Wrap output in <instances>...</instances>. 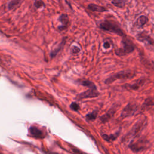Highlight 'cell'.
<instances>
[{
	"label": "cell",
	"instance_id": "cell-1",
	"mask_svg": "<svg viewBox=\"0 0 154 154\" xmlns=\"http://www.w3.org/2000/svg\"><path fill=\"white\" fill-rule=\"evenodd\" d=\"M122 47L117 49L115 51L116 55L119 56H123L126 54H128L133 52L135 49L134 44L128 38H126L125 36L122 40Z\"/></svg>",
	"mask_w": 154,
	"mask_h": 154
},
{
	"label": "cell",
	"instance_id": "cell-2",
	"mask_svg": "<svg viewBox=\"0 0 154 154\" xmlns=\"http://www.w3.org/2000/svg\"><path fill=\"white\" fill-rule=\"evenodd\" d=\"M100 28L106 31L116 34L120 36H125V34L120 26L112 22L109 20H104L100 23Z\"/></svg>",
	"mask_w": 154,
	"mask_h": 154
},
{
	"label": "cell",
	"instance_id": "cell-3",
	"mask_svg": "<svg viewBox=\"0 0 154 154\" xmlns=\"http://www.w3.org/2000/svg\"><path fill=\"white\" fill-rule=\"evenodd\" d=\"M134 76L135 74L132 72L127 70L120 71L106 79V80L105 81V83L106 84H109L117 79H127L129 78H132Z\"/></svg>",
	"mask_w": 154,
	"mask_h": 154
},
{
	"label": "cell",
	"instance_id": "cell-4",
	"mask_svg": "<svg viewBox=\"0 0 154 154\" xmlns=\"http://www.w3.org/2000/svg\"><path fill=\"white\" fill-rule=\"evenodd\" d=\"M149 142L143 138L138 139L136 141H132L129 144V147L134 152H137L141 150H143L148 146Z\"/></svg>",
	"mask_w": 154,
	"mask_h": 154
},
{
	"label": "cell",
	"instance_id": "cell-5",
	"mask_svg": "<svg viewBox=\"0 0 154 154\" xmlns=\"http://www.w3.org/2000/svg\"><path fill=\"white\" fill-rule=\"evenodd\" d=\"M99 95V93L97 91L96 88H90L82 93L78 94L76 96V99L77 100H82L83 99L86 98H93L96 97Z\"/></svg>",
	"mask_w": 154,
	"mask_h": 154
},
{
	"label": "cell",
	"instance_id": "cell-6",
	"mask_svg": "<svg viewBox=\"0 0 154 154\" xmlns=\"http://www.w3.org/2000/svg\"><path fill=\"white\" fill-rule=\"evenodd\" d=\"M137 109V106L135 104L129 103L123 109L121 113V117L122 118H125L127 117L131 116L136 112Z\"/></svg>",
	"mask_w": 154,
	"mask_h": 154
},
{
	"label": "cell",
	"instance_id": "cell-7",
	"mask_svg": "<svg viewBox=\"0 0 154 154\" xmlns=\"http://www.w3.org/2000/svg\"><path fill=\"white\" fill-rule=\"evenodd\" d=\"M59 21L61 23V26H58V28L60 31L64 30L67 28L69 24V18L66 14H62L59 17Z\"/></svg>",
	"mask_w": 154,
	"mask_h": 154
},
{
	"label": "cell",
	"instance_id": "cell-8",
	"mask_svg": "<svg viewBox=\"0 0 154 154\" xmlns=\"http://www.w3.org/2000/svg\"><path fill=\"white\" fill-rule=\"evenodd\" d=\"M29 132L31 135L34 137V138H43L45 137V135L42 131H41L40 129L37 128L35 126H31L29 128Z\"/></svg>",
	"mask_w": 154,
	"mask_h": 154
},
{
	"label": "cell",
	"instance_id": "cell-9",
	"mask_svg": "<svg viewBox=\"0 0 154 154\" xmlns=\"http://www.w3.org/2000/svg\"><path fill=\"white\" fill-rule=\"evenodd\" d=\"M144 121L141 120L140 122H137V123L134 126L133 128L132 129V131L130 132H131V136H134L138 135L142 129V128L143 127L144 125Z\"/></svg>",
	"mask_w": 154,
	"mask_h": 154
},
{
	"label": "cell",
	"instance_id": "cell-10",
	"mask_svg": "<svg viewBox=\"0 0 154 154\" xmlns=\"http://www.w3.org/2000/svg\"><path fill=\"white\" fill-rule=\"evenodd\" d=\"M116 112V109L114 108H111L105 114L102 116L100 117V120L102 123H105L109 120V119L114 116Z\"/></svg>",
	"mask_w": 154,
	"mask_h": 154
},
{
	"label": "cell",
	"instance_id": "cell-11",
	"mask_svg": "<svg viewBox=\"0 0 154 154\" xmlns=\"http://www.w3.org/2000/svg\"><path fill=\"white\" fill-rule=\"evenodd\" d=\"M88 8L91 11H96V12H104L106 11L107 10L103 7L94 4H90L88 5Z\"/></svg>",
	"mask_w": 154,
	"mask_h": 154
},
{
	"label": "cell",
	"instance_id": "cell-12",
	"mask_svg": "<svg viewBox=\"0 0 154 154\" xmlns=\"http://www.w3.org/2000/svg\"><path fill=\"white\" fill-rule=\"evenodd\" d=\"M119 134H120L119 132H117L115 134H110V135L103 134V135H102V138L105 141L111 142V141H114L115 140H116V138L119 135Z\"/></svg>",
	"mask_w": 154,
	"mask_h": 154
},
{
	"label": "cell",
	"instance_id": "cell-13",
	"mask_svg": "<svg viewBox=\"0 0 154 154\" xmlns=\"http://www.w3.org/2000/svg\"><path fill=\"white\" fill-rule=\"evenodd\" d=\"M65 43H66V38H64L62 40V42L60 43V44L58 45V47H57L54 50H53L51 52V57L52 58V57H54L60 51V50L63 48L64 45H65Z\"/></svg>",
	"mask_w": 154,
	"mask_h": 154
},
{
	"label": "cell",
	"instance_id": "cell-14",
	"mask_svg": "<svg viewBox=\"0 0 154 154\" xmlns=\"http://www.w3.org/2000/svg\"><path fill=\"white\" fill-rule=\"evenodd\" d=\"M137 37H138V39L140 40V41H145L146 40L150 44H153V41L152 40V39L148 35L144 34L143 32L139 34L138 35Z\"/></svg>",
	"mask_w": 154,
	"mask_h": 154
},
{
	"label": "cell",
	"instance_id": "cell-15",
	"mask_svg": "<svg viewBox=\"0 0 154 154\" xmlns=\"http://www.w3.org/2000/svg\"><path fill=\"white\" fill-rule=\"evenodd\" d=\"M154 105V99L152 98H147L143 102L142 105V108L143 109H146L147 108H149Z\"/></svg>",
	"mask_w": 154,
	"mask_h": 154
},
{
	"label": "cell",
	"instance_id": "cell-16",
	"mask_svg": "<svg viewBox=\"0 0 154 154\" xmlns=\"http://www.w3.org/2000/svg\"><path fill=\"white\" fill-rule=\"evenodd\" d=\"M147 21V17L144 15H142L137 18L136 23H137V26H138L140 27H142L146 23Z\"/></svg>",
	"mask_w": 154,
	"mask_h": 154
},
{
	"label": "cell",
	"instance_id": "cell-17",
	"mask_svg": "<svg viewBox=\"0 0 154 154\" xmlns=\"http://www.w3.org/2000/svg\"><path fill=\"white\" fill-rule=\"evenodd\" d=\"M144 82V80H143V79H139L136 82H135V83H134L132 84L129 85L128 87L130 88L132 90H138L141 86H142L143 85Z\"/></svg>",
	"mask_w": 154,
	"mask_h": 154
},
{
	"label": "cell",
	"instance_id": "cell-18",
	"mask_svg": "<svg viewBox=\"0 0 154 154\" xmlns=\"http://www.w3.org/2000/svg\"><path fill=\"white\" fill-rule=\"evenodd\" d=\"M97 113H98V111L97 110H95L91 112H90L88 114H87L85 116L86 119L88 121H91V120H94L96 119V118L97 117Z\"/></svg>",
	"mask_w": 154,
	"mask_h": 154
},
{
	"label": "cell",
	"instance_id": "cell-19",
	"mask_svg": "<svg viewBox=\"0 0 154 154\" xmlns=\"http://www.w3.org/2000/svg\"><path fill=\"white\" fill-rule=\"evenodd\" d=\"M79 84L84 85V86H85V87H87L90 88H96L95 84L90 81H88V80H84V81H80L79 82Z\"/></svg>",
	"mask_w": 154,
	"mask_h": 154
},
{
	"label": "cell",
	"instance_id": "cell-20",
	"mask_svg": "<svg viewBox=\"0 0 154 154\" xmlns=\"http://www.w3.org/2000/svg\"><path fill=\"white\" fill-rule=\"evenodd\" d=\"M111 3L119 8H122L125 6L126 0H111Z\"/></svg>",
	"mask_w": 154,
	"mask_h": 154
},
{
	"label": "cell",
	"instance_id": "cell-21",
	"mask_svg": "<svg viewBox=\"0 0 154 154\" xmlns=\"http://www.w3.org/2000/svg\"><path fill=\"white\" fill-rule=\"evenodd\" d=\"M70 107L72 110L75 111H77L79 109V106L76 102H72L70 105Z\"/></svg>",
	"mask_w": 154,
	"mask_h": 154
},
{
	"label": "cell",
	"instance_id": "cell-22",
	"mask_svg": "<svg viewBox=\"0 0 154 154\" xmlns=\"http://www.w3.org/2000/svg\"><path fill=\"white\" fill-rule=\"evenodd\" d=\"M79 51H80V49L78 46H72V48L71 49V52L73 54H76L79 53Z\"/></svg>",
	"mask_w": 154,
	"mask_h": 154
},
{
	"label": "cell",
	"instance_id": "cell-23",
	"mask_svg": "<svg viewBox=\"0 0 154 154\" xmlns=\"http://www.w3.org/2000/svg\"><path fill=\"white\" fill-rule=\"evenodd\" d=\"M20 1V0H13V1H12L10 3H9V5H8L9 8H13L16 5H17L19 2Z\"/></svg>",
	"mask_w": 154,
	"mask_h": 154
},
{
	"label": "cell",
	"instance_id": "cell-24",
	"mask_svg": "<svg viewBox=\"0 0 154 154\" xmlns=\"http://www.w3.org/2000/svg\"><path fill=\"white\" fill-rule=\"evenodd\" d=\"M35 6L37 7V8H40V7H42L44 5V3L40 1V0H38V1H36L35 4H34Z\"/></svg>",
	"mask_w": 154,
	"mask_h": 154
},
{
	"label": "cell",
	"instance_id": "cell-25",
	"mask_svg": "<svg viewBox=\"0 0 154 154\" xmlns=\"http://www.w3.org/2000/svg\"><path fill=\"white\" fill-rule=\"evenodd\" d=\"M103 46L105 49H108L110 47V43L108 41H105L104 43H103Z\"/></svg>",
	"mask_w": 154,
	"mask_h": 154
},
{
	"label": "cell",
	"instance_id": "cell-26",
	"mask_svg": "<svg viewBox=\"0 0 154 154\" xmlns=\"http://www.w3.org/2000/svg\"><path fill=\"white\" fill-rule=\"evenodd\" d=\"M73 152L75 153V154H82L79 150H78V149H73Z\"/></svg>",
	"mask_w": 154,
	"mask_h": 154
},
{
	"label": "cell",
	"instance_id": "cell-27",
	"mask_svg": "<svg viewBox=\"0 0 154 154\" xmlns=\"http://www.w3.org/2000/svg\"></svg>",
	"mask_w": 154,
	"mask_h": 154
}]
</instances>
